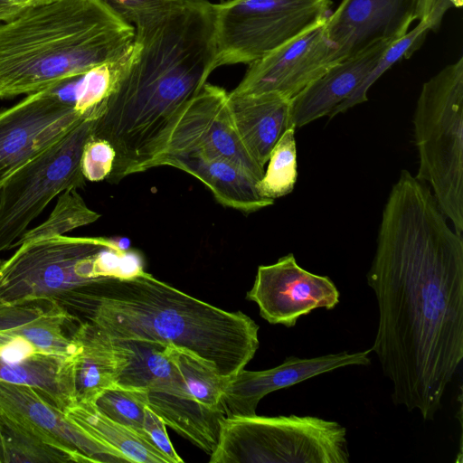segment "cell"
Segmentation results:
<instances>
[{
  "mask_svg": "<svg viewBox=\"0 0 463 463\" xmlns=\"http://www.w3.org/2000/svg\"><path fill=\"white\" fill-rule=\"evenodd\" d=\"M430 186L402 170L366 275L378 305L372 346L392 400L424 420L441 409L463 358V238Z\"/></svg>",
  "mask_w": 463,
  "mask_h": 463,
  "instance_id": "1",
  "label": "cell"
},
{
  "mask_svg": "<svg viewBox=\"0 0 463 463\" xmlns=\"http://www.w3.org/2000/svg\"><path fill=\"white\" fill-rule=\"evenodd\" d=\"M84 321L112 339L185 349L229 378L245 368L260 345L259 326L244 313L216 307L142 270L95 279Z\"/></svg>",
  "mask_w": 463,
  "mask_h": 463,
  "instance_id": "2",
  "label": "cell"
},
{
  "mask_svg": "<svg viewBox=\"0 0 463 463\" xmlns=\"http://www.w3.org/2000/svg\"><path fill=\"white\" fill-rule=\"evenodd\" d=\"M134 26L106 0H52L0 23V99L40 91L121 56Z\"/></svg>",
  "mask_w": 463,
  "mask_h": 463,
  "instance_id": "3",
  "label": "cell"
},
{
  "mask_svg": "<svg viewBox=\"0 0 463 463\" xmlns=\"http://www.w3.org/2000/svg\"><path fill=\"white\" fill-rule=\"evenodd\" d=\"M0 261V307L36 298L58 302L79 322L88 286L111 276L104 255L120 252L102 237L59 235L22 243Z\"/></svg>",
  "mask_w": 463,
  "mask_h": 463,
  "instance_id": "4",
  "label": "cell"
},
{
  "mask_svg": "<svg viewBox=\"0 0 463 463\" xmlns=\"http://www.w3.org/2000/svg\"><path fill=\"white\" fill-rule=\"evenodd\" d=\"M418 151L416 178L463 234V57L422 84L412 118Z\"/></svg>",
  "mask_w": 463,
  "mask_h": 463,
  "instance_id": "5",
  "label": "cell"
},
{
  "mask_svg": "<svg viewBox=\"0 0 463 463\" xmlns=\"http://www.w3.org/2000/svg\"><path fill=\"white\" fill-rule=\"evenodd\" d=\"M211 463H348L346 429L315 416L224 417Z\"/></svg>",
  "mask_w": 463,
  "mask_h": 463,
  "instance_id": "6",
  "label": "cell"
},
{
  "mask_svg": "<svg viewBox=\"0 0 463 463\" xmlns=\"http://www.w3.org/2000/svg\"><path fill=\"white\" fill-rule=\"evenodd\" d=\"M332 0H226L213 4V54L218 68L250 65L326 16Z\"/></svg>",
  "mask_w": 463,
  "mask_h": 463,
  "instance_id": "7",
  "label": "cell"
},
{
  "mask_svg": "<svg viewBox=\"0 0 463 463\" xmlns=\"http://www.w3.org/2000/svg\"><path fill=\"white\" fill-rule=\"evenodd\" d=\"M99 113L86 117L0 186V253L11 248L52 199L84 186L81 154Z\"/></svg>",
  "mask_w": 463,
  "mask_h": 463,
  "instance_id": "8",
  "label": "cell"
},
{
  "mask_svg": "<svg viewBox=\"0 0 463 463\" xmlns=\"http://www.w3.org/2000/svg\"><path fill=\"white\" fill-rule=\"evenodd\" d=\"M91 114L62 99L52 86L0 110V186Z\"/></svg>",
  "mask_w": 463,
  "mask_h": 463,
  "instance_id": "9",
  "label": "cell"
},
{
  "mask_svg": "<svg viewBox=\"0 0 463 463\" xmlns=\"http://www.w3.org/2000/svg\"><path fill=\"white\" fill-rule=\"evenodd\" d=\"M190 153L226 158L258 181L265 171L237 133L229 109L228 92L208 81L180 111L157 160L165 155Z\"/></svg>",
  "mask_w": 463,
  "mask_h": 463,
  "instance_id": "10",
  "label": "cell"
},
{
  "mask_svg": "<svg viewBox=\"0 0 463 463\" xmlns=\"http://www.w3.org/2000/svg\"><path fill=\"white\" fill-rule=\"evenodd\" d=\"M326 16L250 64L240 83L230 92H276L292 99L342 61L326 36Z\"/></svg>",
  "mask_w": 463,
  "mask_h": 463,
  "instance_id": "11",
  "label": "cell"
},
{
  "mask_svg": "<svg viewBox=\"0 0 463 463\" xmlns=\"http://www.w3.org/2000/svg\"><path fill=\"white\" fill-rule=\"evenodd\" d=\"M340 294L331 279L301 268L288 253L275 263L259 266L247 298L257 304L260 315L272 325L294 326L298 318L317 308L331 310Z\"/></svg>",
  "mask_w": 463,
  "mask_h": 463,
  "instance_id": "12",
  "label": "cell"
},
{
  "mask_svg": "<svg viewBox=\"0 0 463 463\" xmlns=\"http://www.w3.org/2000/svg\"><path fill=\"white\" fill-rule=\"evenodd\" d=\"M372 349L341 352L313 358L290 356L281 364L262 371L241 370L230 378L222 396L225 417L256 415L259 402L267 394L305 380L350 365H368Z\"/></svg>",
  "mask_w": 463,
  "mask_h": 463,
  "instance_id": "13",
  "label": "cell"
},
{
  "mask_svg": "<svg viewBox=\"0 0 463 463\" xmlns=\"http://www.w3.org/2000/svg\"><path fill=\"white\" fill-rule=\"evenodd\" d=\"M419 0H342L325 33L345 59L370 44L403 36L417 21Z\"/></svg>",
  "mask_w": 463,
  "mask_h": 463,
  "instance_id": "14",
  "label": "cell"
},
{
  "mask_svg": "<svg viewBox=\"0 0 463 463\" xmlns=\"http://www.w3.org/2000/svg\"><path fill=\"white\" fill-rule=\"evenodd\" d=\"M398 40V39H397ZM396 39L375 42L330 68L292 98L290 126L304 127L345 100L377 64Z\"/></svg>",
  "mask_w": 463,
  "mask_h": 463,
  "instance_id": "15",
  "label": "cell"
},
{
  "mask_svg": "<svg viewBox=\"0 0 463 463\" xmlns=\"http://www.w3.org/2000/svg\"><path fill=\"white\" fill-rule=\"evenodd\" d=\"M0 407L23 416L89 462H128L120 452L96 439L35 391L0 380Z\"/></svg>",
  "mask_w": 463,
  "mask_h": 463,
  "instance_id": "16",
  "label": "cell"
},
{
  "mask_svg": "<svg viewBox=\"0 0 463 463\" xmlns=\"http://www.w3.org/2000/svg\"><path fill=\"white\" fill-rule=\"evenodd\" d=\"M146 407L196 447L212 454L217 445L220 422L225 415L197 403L177 368L146 389Z\"/></svg>",
  "mask_w": 463,
  "mask_h": 463,
  "instance_id": "17",
  "label": "cell"
},
{
  "mask_svg": "<svg viewBox=\"0 0 463 463\" xmlns=\"http://www.w3.org/2000/svg\"><path fill=\"white\" fill-rule=\"evenodd\" d=\"M161 165L194 176L225 207L250 213L274 203V200L260 195L258 180L226 158L203 153L173 154L160 157L156 167Z\"/></svg>",
  "mask_w": 463,
  "mask_h": 463,
  "instance_id": "18",
  "label": "cell"
},
{
  "mask_svg": "<svg viewBox=\"0 0 463 463\" xmlns=\"http://www.w3.org/2000/svg\"><path fill=\"white\" fill-rule=\"evenodd\" d=\"M228 105L242 144L253 159L264 167L274 146L291 127L292 99L276 92H228Z\"/></svg>",
  "mask_w": 463,
  "mask_h": 463,
  "instance_id": "19",
  "label": "cell"
},
{
  "mask_svg": "<svg viewBox=\"0 0 463 463\" xmlns=\"http://www.w3.org/2000/svg\"><path fill=\"white\" fill-rule=\"evenodd\" d=\"M76 322L57 301L50 298L27 299L0 307V332L20 335L39 351L75 356L80 347L65 333Z\"/></svg>",
  "mask_w": 463,
  "mask_h": 463,
  "instance_id": "20",
  "label": "cell"
},
{
  "mask_svg": "<svg viewBox=\"0 0 463 463\" xmlns=\"http://www.w3.org/2000/svg\"><path fill=\"white\" fill-rule=\"evenodd\" d=\"M71 337L80 349L75 357L77 402L94 403L117 380L128 360L121 344L88 321L80 322Z\"/></svg>",
  "mask_w": 463,
  "mask_h": 463,
  "instance_id": "21",
  "label": "cell"
},
{
  "mask_svg": "<svg viewBox=\"0 0 463 463\" xmlns=\"http://www.w3.org/2000/svg\"><path fill=\"white\" fill-rule=\"evenodd\" d=\"M75 357L37 351L19 364L0 362V380L32 388L64 412L77 403Z\"/></svg>",
  "mask_w": 463,
  "mask_h": 463,
  "instance_id": "22",
  "label": "cell"
},
{
  "mask_svg": "<svg viewBox=\"0 0 463 463\" xmlns=\"http://www.w3.org/2000/svg\"><path fill=\"white\" fill-rule=\"evenodd\" d=\"M89 462L23 416L0 407V463Z\"/></svg>",
  "mask_w": 463,
  "mask_h": 463,
  "instance_id": "23",
  "label": "cell"
},
{
  "mask_svg": "<svg viewBox=\"0 0 463 463\" xmlns=\"http://www.w3.org/2000/svg\"><path fill=\"white\" fill-rule=\"evenodd\" d=\"M64 412L90 435L123 454L130 463H169L146 438L108 418L94 403L77 402Z\"/></svg>",
  "mask_w": 463,
  "mask_h": 463,
  "instance_id": "24",
  "label": "cell"
},
{
  "mask_svg": "<svg viewBox=\"0 0 463 463\" xmlns=\"http://www.w3.org/2000/svg\"><path fill=\"white\" fill-rule=\"evenodd\" d=\"M446 12L444 8L435 5L428 16L420 20L412 30H409L403 36L392 43L359 87L345 100L336 106L328 118H331L367 101V92L371 86L395 63L404 58H409L417 51L425 41L428 33L439 27Z\"/></svg>",
  "mask_w": 463,
  "mask_h": 463,
  "instance_id": "25",
  "label": "cell"
},
{
  "mask_svg": "<svg viewBox=\"0 0 463 463\" xmlns=\"http://www.w3.org/2000/svg\"><path fill=\"white\" fill-rule=\"evenodd\" d=\"M165 351L194 400L208 410L224 414L222 396L230 378L222 376L212 364L185 349L166 345Z\"/></svg>",
  "mask_w": 463,
  "mask_h": 463,
  "instance_id": "26",
  "label": "cell"
},
{
  "mask_svg": "<svg viewBox=\"0 0 463 463\" xmlns=\"http://www.w3.org/2000/svg\"><path fill=\"white\" fill-rule=\"evenodd\" d=\"M99 217V213L86 204L77 189H67L59 194L48 218L38 226L26 230L10 249L24 242L64 235L72 230L95 222Z\"/></svg>",
  "mask_w": 463,
  "mask_h": 463,
  "instance_id": "27",
  "label": "cell"
},
{
  "mask_svg": "<svg viewBox=\"0 0 463 463\" xmlns=\"http://www.w3.org/2000/svg\"><path fill=\"white\" fill-rule=\"evenodd\" d=\"M295 130L288 128L270 152L268 168L257 184L259 193L265 198L275 200L294 189L298 178Z\"/></svg>",
  "mask_w": 463,
  "mask_h": 463,
  "instance_id": "28",
  "label": "cell"
},
{
  "mask_svg": "<svg viewBox=\"0 0 463 463\" xmlns=\"http://www.w3.org/2000/svg\"><path fill=\"white\" fill-rule=\"evenodd\" d=\"M94 405L108 418L136 430L150 441L143 427L146 407L145 389L115 383L97 398Z\"/></svg>",
  "mask_w": 463,
  "mask_h": 463,
  "instance_id": "29",
  "label": "cell"
},
{
  "mask_svg": "<svg viewBox=\"0 0 463 463\" xmlns=\"http://www.w3.org/2000/svg\"><path fill=\"white\" fill-rule=\"evenodd\" d=\"M115 150L106 140L91 137L86 142L80 158L84 178L91 182L107 179L112 171Z\"/></svg>",
  "mask_w": 463,
  "mask_h": 463,
  "instance_id": "30",
  "label": "cell"
},
{
  "mask_svg": "<svg viewBox=\"0 0 463 463\" xmlns=\"http://www.w3.org/2000/svg\"><path fill=\"white\" fill-rule=\"evenodd\" d=\"M165 423L149 408H145L144 430L151 443L168 459L169 463H182L166 432Z\"/></svg>",
  "mask_w": 463,
  "mask_h": 463,
  "instance_id": "31",
  "label": "cell"
},
{
  "mask_svg": "<svg viewBox=\"0 0 463 463\" xmlns=\"http://www.w3.org/2000/svg\"><path fill=\"white\" fill-rule=\"evenodd\" d=\"M37 351V348L27 339L14 335L7 343L0 346V362L7 364H19Z\"/></svg>",
  "mask_w": 463,
  "mask_h": 463,
  "instance_id": "32",
  "label": "cell"
},
{
  "mask_svg": "<svg viewBox=\"0 0 463 463\" xmlns=\"http://www.w3.org/2000/svg\"><path fill=\"white\" fill-rule=\"evenodd\" d=\"M121 15L127 12L140 9L167 0H106Z\"/></svg>",
  "mask_w": 463,
  "mask_h": 463,
  "instance_id": "33",
  "label": "cell"
},
{
  "mask_svg": "<svg viewBox=\"0 0 463 463\" xmlns=\"http://www.w3.org/2000/svg\"><path fill=\"white\" fill-rule=\"evenodd\" d=\"M437 0H419L417 8V21L429 15Z\"/></svg>",
  "mask_w": 463,
  "mask_h": 463,
  "instance_id": "34",
  "label": "cell"
},
{
  "mask_svg": "<svg viewBox=\"0 0 463 463\" xmlns=\"http://www.w3.org/2000/svg\"><path fill=\"white\" fill-rule=\"evenodd\" d=\"M24 8L26 7L20 5H10L7 7L0 8V23L13 18Z\"/></svg>",
  "mask_w": 463,
  "mask_h": 463,
  "instance_id": "35",
  "label": "cell"
},
{
  "mask_svg": "<svg viewBox=\"0 0 463 463\" xmlns=\"http://www.w3.org/2000/svg\"><path fill=\"white\" fill-rule=\"evenodd\" d=\"M8 3L17 5L23 7H29L37 5L44 3H48L52 0H6Z\"/></svg>",
  "mask_w": 463,
  "mask_h": 463,
  "instance_id": "36",
  "label": "cell"
},
{
  "mask_svg": "<svg viewBox=\"0 0 463 463\" xmlns=\"http://www.w3.org/2000/svg\"><path fill=\"white\" fill-rule=\"evenodd\" d=\"M10 5H17L8 3L6 0H0V8L7 7Z\"/></svg>",
  "mask_w": 463,
  "mask_h": 463,
  "instance_id": "37",
  "label": "cell"
}]
</instances>
